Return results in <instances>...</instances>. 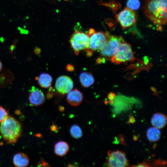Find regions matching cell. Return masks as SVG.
<instances>
[{
  "label": "cell",
  "mask_w": 167,
  "mask_h": 167,
  "mask_svg": "<svg viewBox=\"0 0 167 167\" xmlns=\"http://www.w3.org/2000/svg\"><path fill=\"white\" fill-rule=\"evenodd\" d=\"M71 135L75 139H78L83 136V132L80 127L76 124L71 126L70 129Z\"/></svg>",
  "instance_id": "cell-18"
},
{
  "label": "cell",
  "mask_w": 167,
  "mask_h": 167,
  "mask_svg": "<svg viewBox=\"0 0 167 167\" xmlns=\"http://www.w3.org/2000/svg\"><path fill=\"white\" fill-rule=\"evenodd\" d=\"M36 80L38 81L39 85L42 88H48L51 85L52 78L48 73H42L39 76L36 78Z\"/></svg>",
  "instance_id": "cell-15"
},
{
  "label": "cell",
  "mask_w": 167,
  "mask_h": 167,
  "mask_svg": "<svg viewBox=\"0 0 167 167\" xmlns=\"http://www.w3.org/2000/svg\"><path fill=\"white\" fill-rule=\"evenodd\" d=\"M69 41L76 55H79L80 51L88 49L89 37L87 34L82 31H75L70 36Z\"/></svg>",
  "instance_id": "cell-4"
},
{
  "label": "cell",
  "mask_w": 167,
  "mask_h": 167,
  "mask_svg": "<svg viewBox=\"0 0 167 167\" xmlns=\"http://www.w3.org/2000/svg\"><path fill=\"white\" fill-rule=\"evenodd\" d=\"M131 44L124 41L118 45L115 55L111 58V61L116 64L132 61L135 60Z\"/></svg>",
  "instance_id": "cell-3"
},
{
  "label": "cell",
  "mask_w": 167,
  "mask_h": 167,
  "mask_svg": "<svg viewBox=\"0 0 167 167\" xmlns=\"http://www.w3.org/2000/svg\"><path fill=\"white\" fill-rule=\"evenodd\" d=\"M29 91L30 93L28 99L31 105L39 106L44 102L45 97L41 90L33 86L29 90Z\"/></svg>",
  "instance_id": "cell-10"
},
{
  "label": "cell",
  "mask_w": 167,
  "mask_h": 167,
  "mask_svg": "<svg viewBox=\"0 0 167 167\" xmlns=\"http://www.w3.org/2000/svg\"><path fill=\"white\" fill-rule=\"evenodd\" d=\"M148 139L151 142L157 141L160 138L161 132L159 129L155 127L149 128L147 131Z\"/></svg>",
  "instance_id": "cell-17"
},
{
  "label": "cell",
  "mask_w": 167,
  "mask_h": 167,
  "mask_svg": "<svg viewBox=\"0 0 167 167\" xmlns=\"http://www.w3.org/2000/svg\"><path fill=\"white\" fill-rule=\"evenodd\" d=\"M2 67H3L2 64V62H1V61L0 60V72L2 69Z\"/></svg>",
  "instance_id": "cell-29"
},
{
  "label": "cell",
  "mask_w": 167,
  "mask_h": 167,
  "mask_svg": "<svg viewBox=\"0 0 167 167\" xmlns=\"http://www.w3.org/2000/svg\"><path fill=\"white\" fill-rule=\"evenodd\" d=\"M140 5L139 0H128L126 3L127 7L133 11L138 9Z\"/></svg>",
  "instance_id": "cell-19"
},
{
  "label": "cell",
  "mask_w": 167,
  "mask_h": 167,
  "mask_svg": "<svg viewBox=\"0 0 167 167\" xmlns=\"http://www.w3.org/2000/svg\"><path fill=\"white\" fill-rule=\"evenodd\" d=\"M22 131L20 123L11 116H8L0 125V133L4 140L9 144L15 143L21 136Z\"/></svg>",
  "instance_id": "cell-2"
},
{
  "label": "cell",
  "mask_w": 167,
  "mask_h": 167,
  "mask_svg": "<svg viewBox=\"0 0 167 167\" xmlns=\"http://www.w3.org/2000/svg\"><path fill=\"white\" fill-rule=\"evenodd\" d=\"M83 99V93L77 89L70 91L67 94L66 99L68 102L73 106L79 105Z\"/></svg>",
  "instance_id": "cell-11"
},
{
  "label": "cell",
  "mask_w": 167,
  "mask_h": 167,
  "mask_svg": "<svg viewBox=\"0 0 167 167\" xmlns=\"http://www.w3.org/2000/svg\"><path fill=\"white\" fill-rule=\"evenodd\" d=\"M79 78L81 84L85 88L89 87L93 84L95 81L93 75L87 71L81 72L79 75Z\"/></svg>",
  "instance_id": "cell-12"
},
{
  "label": "cell",
  "mask_w": 167,
  "mask_h": 167,
  "mask_svg": "<svg viewBox=\"0 0 167 167\" xmlns=\"http://www.w3.org/2000/svg\"><path fill=\"white\" fill-rule=\"evenodd\" d=\"M96 32L95 30L93 28H90L88 31L87 33L89 37Z\"/></svg>",
  "instance_id": "cell-24"
},
{
  "label": "cell",
  "mask_w": 167,
  "mask_h": 167,
  "mask_svg": "<svg viewBox=\"0 0 167 167\" xmlns=\"http://www.w3.org/2000/svg\"><path fill=\"white\" fill-rule=\"evenodd\" d=\"M115 97V94L112 93H110L108 96V99L110 101L113 100Z\"/></svg>",
  "instance_id": "cell-23"
},
{
  "label": "cell",
  "mask_w": 167,
  "mask_h": 167,
  "mask_svg": "<svg viewBox=\"0 0 167 167\" xmlns=\"http://www.w3.org/2000/svg\"><path fill=\"white\" fill-rule=\"evenodd\" d=\"M118 22L124 29L133 25L136 22L137 15L134 11L127 7L117 14L116 16Z\"/></svg>",
  "instance_id": "cell-6"
},
{
  "label": "cell",
  "mask_w": 167,
  "mask_h": 167,
  "mask_svg": "<svg viewBox=\"0 0 167 167\" xmlns=\"http://www.w3.org/2000/svg\"><path fill=\"white\" fill-rule=\"evenodd\" d=\"M109 33L107 32L99 31L95 32L90 36L88 49L93 52L101 50L107 41Z\"/></svg>",
  "instance_id": "cell-8"
},
{
  "label": "cell",
  "mask_w": 167,
  "mask_h": 167,
  "mask_svg": "<svg viewBox=\"0 0 167 167\" xmlns=\"http://www.w3.org/2000/svg\"><path fill=\"white\" fill-rule=\"evenodd\" d=\"M145 16L160 30L167 23V0H146L143 6Z\"/></svg>",
  "instance_id": "cell-1"
},
{
  "label": "cell",
  "mask_w": 167,
  "mask_h": 167,
  "mask_svg": "<svg viewBox=\"0 0 167 167\" xmlns=\"http://www.w3.org/2000/svg\"><path fill=\"white\" fill-rule=\"evenodd\" d=\"M66 69L67 71L70 72H73L75 71L74 66L71 64H68L66 66Z\"/></svg>",
  "instance_id": "cell-22"
},
{
  "label": "cell",
  "mask_w": 167,
  "mask_h": 167,
  "mask_svg": "<svg viewBox=\"0 0 167 167\" xmlns=\"http://www.w3.org/2000/svg\"><path fill=\"white\" fill-rule=\"evenodd\" d=\"M106 164L109 167H123L128 166V161L124 152L120 151H109Z\"/></svg>",
  "instance_id": "cell-7"
},
{
  "label": "cell",
  "mask_w": 167,
  "mask_h": 167,
  "mask_svg": "<svg viewBox=\"0 0 167 167\" xmlns=\"http://www.w3.org/2000/svg\"><path fill=\"white\" fill-rule=\"evenodd\" d=\"M124 41L121 36L112 35L109 33L107 41L100 50L101 55L105 58H111L115 55L119 45Z\"/></svg>",
  "instance_id": "cell-5"
},
{
  "label": "cell",
  "mask_w": 167,
  "mask_h": 167,
  "mask_svg": "<svg viewBox=\"0 0 167 167\" xmlns=\"http://www.w3.org/2000/svg\"><path fill=\"white\" fill-rule=\"evenodd\" d=\"M103 61H105L104 59H102L100 58H98L96 60L98 64L101 63Z\"/></svg>",
  "instance_id": "cell-28"
},
{
  "label": "cell",
  "mask_w": 167,
  "mask_h": 167,
  "mask_svg": "<svg viewBox=\"0 0 167 167\" xmlns=\"http://www.w3.org/2000/svg\"><path fill=\"white\" fill-rule=\"evenodd\" d=\"M86 55L88 57H90L92 55L93 52L89 49L85 50Z\"/></svg>",
  "instance_id": "cell-26"
},
{
  "label": "cell",
  "mask_w": 167,
  "mask_h": 167,
  "mask_svg": "<svg viewBox=\"0 0 167 167\" xmlns=\"http://www.w3.org/2000/svg\"><path fill=\"white\" fill-rule=\"evenodd\" d=\"M54 88L51 87L49 88L46 94V97L48 99H49L53 96L54 93Z\"/></svg>",
  "instance_id": "cell-21"
},
{
  "label": "cell",
  "mask_w": 167,
  "mask_h": 167,
  "mask_svg": "<svg viewBox=\"0 0 167 167\" xmlns=\"http://www.w3.org/2000/svg\"><path fill=\"white\" fill-rule=\"evenodd\" d=\"M166 117L161 113H155L152 116L151 122L152 125L159 129L164 127L166 123Z\"/></svg>",
  "instance_id": "cell-13"
},
{
  "label": "cell",
  "mask_w": 167,
  "mask_h": 167,
  "mask_svg": "<svg viewBox=\"0 0 167 167\" xmlns=\"http://www.w3.org/2000/svg\"><path fill=\"white\" fill-rule=\"evenodd\" d=\"M136 166V167H149L151 166L150 165L145 163H143L139 164L138 165L132 166Z\"/></svg>",
  "instance_id": "cell-25"
},
{
  "label": "cell",
  "mask_w": 167,
  "mask_h": 167,
  "mask_svg": "<svg viewBox=\"0 0 167 167\" xmlns=\"http://www.w3.org/2000/svg\"><path fill=\"white\" fill-rule=\"evenodd\" d=\"M35 54L37 55L40 54L41 52V49L38 48L36 47L34 50Z\"/></svg>",
  "instance_id": "cell-27"
},
{
  "label": "cell",
  "mask_w": 167,
  "mask_h": 167,
  "mask_svg": "<svg viewBox=\"0 0 167 167\" xmlns=\"http://www.w3.org/2000/svg\"><path fill=\"white\" fill-rule=\"evenodd\" d=\"M55 87L57 91L62 94L68 93L73 87V82L71 78L66 75L59 77L57 79Z\"/></svg>",
  "instance_id": "cell-9"
},
{
  "label": "cell",
  "mask_w": 167,
  "mask_h": 167,
  "mask_svg": "<svg viewBox=\"0 0 167 167\" xmlns=\"http://www.w3.org/2000/svg\"><path fill=\"white\" fill-rule=\"evenodd\" d=\"M13 162L16 167H26L29 164V159L26 154L19 152L14 156Z\"/></svg>",
  "instance_id": "cell-14"
},
{
  "label": "cell",
  "mask_w": 167,
  "mask_h": 167,
  "mask_svg": "<svg viewBox=\"0 0 167 167\" xmlns=\"http://www.w3.org/2000/svg\"><path fill=\"white\" fill-rule=\"evenodd\" d=\"M8 112L2 106H0V122L4 121L7 117Z\"/></svg>",
  "instance_id": "cell-20"
},
{
  "label": "cell",
  "mask_w": 167,
  "mask_h": 167,
  "mask_svg": "<svg viewBox=\"0 0 167 167\" xmlns=\"http://www.w3.org/2000/svg\"><path fill=\"white\" fill-rule=\"evenodd\" d=\"M69 148V146L67 142L63 141H59L54 145V152L57 155L63 156L67 154Z\"/></svg>",
  "instance_id": "cell-16"
},
{
  "label": "cell",
  "mask_w": 167,
  "mask_h": 167,
  "mask_svg": "<svg viewBox=\"0 0 167 167\" xmlns=\"http://www.w3.org/2000/svg\"><path fill=\"white\" fill-rule=\"evenodd\" d=\"M64 0L65 1H69V0Z\"/></svg>",
  "instance_id": "cell-30"
}]
</instances>
